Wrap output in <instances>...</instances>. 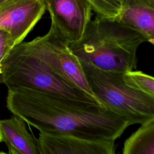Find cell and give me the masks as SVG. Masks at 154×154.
<instances>
[{"mask_svg": "<svg viewBox=\"0 0 154 154\" xmlns=\"http://www.w3.org/2000/svg\"><path fill=\"white\" fill-rule=\"evenodd\" d=\"M116 19L138 32L154 46V0H123Z\"/></svg>", "mask_w": 154, "mask_h": 154, "instance_id": "9", "label": "cell"}, {"mask_svg": "<svg viewBox=\"0 0 154 154\" xmlns=\"http://www.w3.org/2000/svg\"><path fill=\"white\" fill-rule=\"evenodd\" d=\"M25 122L13 115L10 119L0 120V131L10 154H39L36 138L26 128Z\"/></svg>", "mask_w": 154, "mask_h": 154, "instance_id": "10", "label": "cell"}, {"mask_svg": "<svg viewBox=\"0 0 154 154\" xmlns=\"http://www.w3.org/2000/svg\"><path fill=\"white\" fill-rule=\"evenodd\" d=\"M146 38L116 19L96 16L82 38L68 43L79 62L102 70L126 73L137 69V51Z\"/></svg>", "mask_w": 154, "mask_h": 154, "instance_id": "2", "label": "cell"}, {"mask_svg": "<svg viewBox=\"0 0 154 154\" xmlns=\"http://www.w3.org/2000/svg\"><path fill=\"white\" fill-rule=\"evenodd\" d=\"M39 154H114V141L40 132L36 139Z\"/></svg>", "mask_w": 154, "mask_h": 154, "instance_id": "8", "label": "cell"}, {"mask_svg": "<svg viewBox=\"0 0 154 154\" xmlns=\"http://www.w3.org/2000/svg\"><path fill=\"white\" fill-rule=\"evenodd\" d=\"M96 16L116 19L120 14L123 0H87Z\"/></svg>", "mask_w": 154, "mask_h": 154, "instance_id": "12", "label": "cell"}, {"mask_svg": "<svg viewBox=\"0 0 154 154\" xmlns=\"http://www.w3.org/2000/svg\"><path fill=\"white\" fill-rule=\"evenodd\" d=\"M15 44L10 34L3 29H0V71L3 60L7 57L10 52L14 48Z\"/></svg>", "mask_w": 154, "mask_h": 154, "instance_id": "14", "label": "cell"}, {"mask_svg": "<svg viewBox=\"0 0 154 154\" xmlns=\"http://www.w3.org/2000/svg\"><path fill=\"white\" fill-rule=\"evenodd\" d=\"M19 45L45 62L62 77L94 97L79 60L71 51L67 40L54 25L51 24L46 35Z\"/></svg>", "mask_w": 154, "mask_h": 154, "instance_id": "5", "label": "cell"}, {"mask_svg": "<svg viewBox=\"0 0 154 154\" xmlns=\"http://www.w3.org/2000/svg\"><path fill=\"white\" fill-rule=\"evenodd\" d=\"M54 25L68 43L79 40L91 20L87 0H44Z\"/></svg>", "mask_w": 154, "mask_h": 154, "instance_id": "6", "label": "cell"}, {"mask_svg": "<svg viewBox=\"0 0 154 154\" xmlns=\"http://www.w3.org/2000/svg\"><path fill=\"white\" fill-rule=\"evenodd\" d=\"M6 105L13 115L40 132L115 141L129 126L125 119L98 102L32 88L8 89Z\"/></svg>", "mask_w": 154, "mask_h": 154, "instance_id": "1", "label": "cell"}, {"mask_svg": "<svg viewBox=\"0 0 154 154\" xmlns=\"http://www.w3.org/2000/svg\"><path fill=\"white\" fill-rule=\"evenodd\" d=\"M125 80L154 97V77L141 71L133 70L123 74Z\"/></svg>", "mask_w": 154, "mask_h": 154, "instance_id": "13", "label": "cell"}, {"mask_svg": "<svg viewBox=\"0 0 154 154\" xmlns=\"http://www.w3.org/2000/svg\"><path fill=\"white\" fill-rule=\"evenodd\" d=\"M88 85L96 100L129 124L154 119V97L128 84L122 73L100 69L81 63Z\"/></svg>", "mask_w": 154, "mask_h": 154, "instance_id": "3", "label": "cell"}, {"mask_svg": "<svg viewBox=\"0 0 154 154\" xmlns=\"http://www.w3.org/2000/svg\"><path fill=\"white\" fill-rule=\"evenodd\" d=\"M2 137H1V131H0V142H2Z\"/></svg>", "mask_w": 154, "mask_h": 154, "instance_id": "15", "label": "cell"}, {"mask_svg": "<svg viewBox=\"0 0 154 154\" xmlns=\"http://www.w3.org/2000/svg\"><path fill=\"white\" fill-rule=\"evenodd\" d=\"M123 154H154V119L141 126L125 141Z\"/></svg>", "mask_w": 154, "mask_h": 154, "instance_id": "11", "label": "cell"}, {"mask_svg": "<svg viewBox=\"0 0 154 154\" xmlns=\"http://www.w3.org/2000/svg\"><path fill=\"white\" fill-rule=\"evenodd\" d=\"M5 1H6V0H0V5H1L3 2H4Z\"/></svg>", "mask_w": 154, "mask_h": 154, "instance_id": "16", "label": "cell"}, {"mask_svg": "<svg viewBox=\"0 0 154 154\" xmlns=\"http://www.w3.org/2000/svg\"><path fill=\"white\" fill-rule=\"evenodd\" d=\"M1 70V81L8 89L32 88L78 100L99 103L19 44L3 60Z\"/></svg>", "mask_w": 154, "mask_h": 154, "instance_id": "4", "label": "cell"}, {"mask_svg": "<svg viewBox=\"0 0 154 154\" xmlns=\"http://www.w3.org/2000/svg\"><path fill=\"white\" fill-rule=\"evenodd\" d=\"M46 10L44 0H6L0 5V29L22 43Z\"/></svg>", "mask_w": 154, "mask_h": 154, "instance_id": "7", "label": "cell"}]
</instances>
